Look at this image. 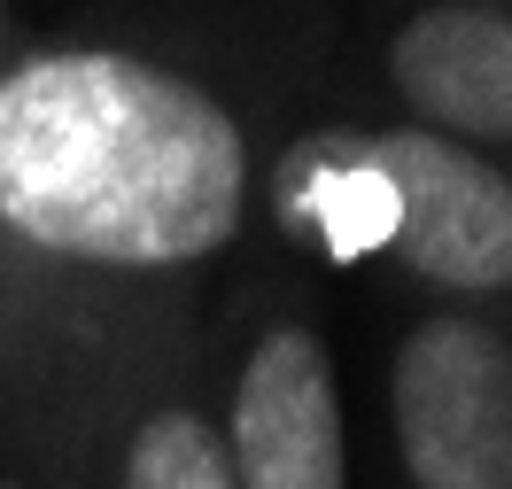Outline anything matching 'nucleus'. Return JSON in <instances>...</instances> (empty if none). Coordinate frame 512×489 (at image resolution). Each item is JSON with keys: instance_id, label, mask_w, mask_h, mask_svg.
<instances>
[{"instance_id": "1", "label": "nucleus", "mask_w": 512, "mask_h": 489, "mask_svg": "<svg viewBox=\"0 0 512 489\" xmlns=\"http://www.w3.org/2000/svg\"><path fill=\"white\" fill-rule=\"evenodd\" d=\"M272 78L148 24L24 39L0 70V257L94 311H171L264 249Z\"/></svg>"}, {"instance_id": "8", "label": "nucleus", "mask_w": 512, "mask_h": 489, "mask_svg": "<svg viewBox=\"0 0 512 489\" xmlns=\"http://www.w3.org/2000/svg\"><path fill=\"white\" fill-rule=\"evenodd\" d=\"M16 319H24V280L8 272V257H0V365H8V342H16Z\"/></svg>"}, {"instance_id": "9", "label": "nucleus", "mask_w": 512, "mask_h": 489, "mask_svg": "<svg viewBox=\"0 0 512 489\" xmlns=\"http://www.w3.org/2000/svg\"><path fill=\"white\" fill-rule=\"evenodd\" d=\"M16 47H24V32H16V0H0V70L16 63Z\"/></svg>"}, {"instance_id": "5", "label": "nucleus", "mask_w": 512, "mask_h": 489, "mask_svg": "<svg viewBox=\"0 0 512 489\" xmlns=\"http://www.w3.org/2000/svg\"><path fill=\"white\" fill-rule=\"evenodd\" d=\"M357 94L404 125L512 156V0H373Z\"/></svg>"}, {"instance_id": "6", "label": "nucleus", "mask_w": 512, "mask_h": 489, "mask_svg": "<svg viewBox=\"0 0 512 489\" xmlns=\"http://www.w3.org/2000/svg\"><path fill=\"white\" fill-rule=\"evenodd\" d=\"M125 311H94L24 280L0 365V489H101V404Z\"/></svg>"}, {"instance_id": "3", "label": "nucleus", "mask_w": 512, "mask_h": 489, "mask_svg": "<svg viewBox=\"0 0 512 489\" xmlns=\"http://www.w3.org/2000/svg\"><path fill=\"white\" fill-rule=\"evenodd\" d=\"M202 342L233 489H357L342 342L303 264L256 249L210 295Z\"/></svg>"}, {"instance_id": "2", "label": "nucleus", "mask_w": 512, "mask_h": 489, "mask_svg": "<svg viewBox=\"0 0 512 489\" xmlns=\"http://www.w3.org/2000/svg\"><path fill=\"white\" fill-rule=\"evenodd\" d=\"M264 249L319 288L512 311V156L288 78L264 140Z\"/></svg>"}, {"instance_id": "4", "label": "nucleus", "mask_w": 512, "mask_h": 489, "mask_svg": "<svg viewBox=\"0 0 512 489\" xmlns=\"http://www.w3.org/2000/svg\"><path fill=\"white\" fill-rule=\"evenodd\" d=\"M381 443L396 489H512V311H388Z\"/></svg>"}, {"instance_id": "7", "label": "nucleus", "mask_w": 512, "mask_h": 489, "mask_svg": "<svg viewBox=\"0 0 512 489\" xmlns=\"http://www.w3.org/2000/svg\"><path fill=\"white\" fill-rule=\"evenodd\" d=\"M202 311H125L101 404V489H233Z\"/></svg>"}]
</instances>
